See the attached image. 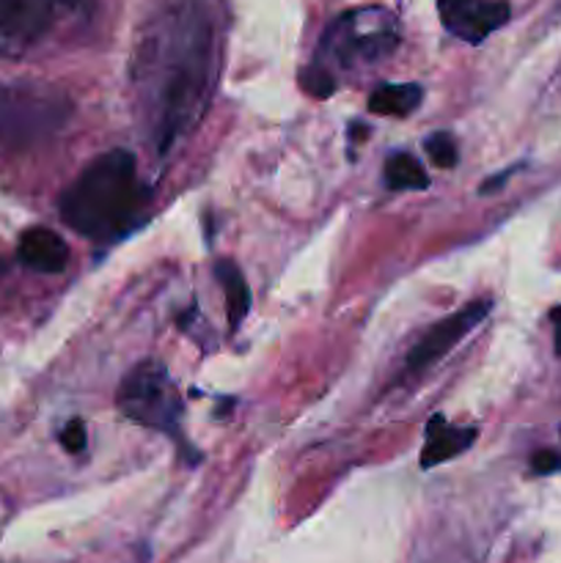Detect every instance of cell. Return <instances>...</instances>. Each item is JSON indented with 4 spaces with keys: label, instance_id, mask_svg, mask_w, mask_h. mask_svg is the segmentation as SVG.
Instances as JSON below:
<instances>
[{
    "label": "cell",
    "instance_id": "1",
    "mask_svg": "<svg viewBox=\"0 0 561 563\" xmlns=\"http://www.w3.org/2000/svg\"><path fill=\"white\" fill-rule=\"evenodd\" d=\"M212 0H168L152 31V44L165 58V104L160 152L176 141L201 104L212 71Z\"/></svg>",
    "mask_w": 561,
    "mask_h": 563
},
{
    "label": "cell",
    "instance_id": "2",
    "mask_svg": "<svg viewBox=\"0 0 561 563\" xmlns=\"http://www.w3.org/2000/svg\"><path fill=\"white\" fill-rule=\"evenodd\" d=\"M143 201L135 157L113 148L94 159L61 196V218L88 240H113L130 229Z\"/></svg>",
    "mask_w": 561,
    "mask_h": 563
},
{
    "label": "cell",
    "instance_id": "3",
    "mask_svg": "<svg viewBox=\"0 0 561 563\" xmlns=\"http://www.w3.org/2000/svg\"><path fill=\"white\" fill-rule=\"evenodd\" d=\"M72 108L61 93L31 86H0V141L31 146L64 130Z\"/></svg>",
    "mask_w": 561,
    "mask_h": 563
},
{
    "label": "cell",
    "instance_id": "4",
    "mask_svg": "<svg viewBox=\"0 0 561 563\" xmlns=\"http://www.w3.org/2000/svg\"><path fill=\"white\" fill-rule=\"evenodd\" d=\"M119 410L141 427L176 432L182 418V399L160 363H141L121 383Z\"/></svg>",
    "mask_w": 561,
    "mask_h": 563
},
{
    "label": "cell",
    "instance_id": "5",
    "mask_svg": "<svg viewBox=\"0 0 561 563\" xmlns=\"http://www.w3.org/2000/svg\"><path fill=\"white\" fill-rule=\"evenodd\" d=\"M394 47L396 31L391 25V16L380 9H361L350 11L330 25V31L322 36L319 53L336 58V64L346 66L355 58L374 64Z\"/></svg>",
    "mask_w": 561,
    "mask_h": 563
},
{
    "label": "cell",
    "instance_id": "6",
    "mask_svg": "<svg viewBox=\"0 0 561 563\" xmlns=\"http://www.w3.org/2000/svg\"><path fill=\"white\" fill-rule=\"evenodd\" d=\"M72 3L77 0H0V55L16 58L36 47Z\"/></svg>",
    "mask_w": 561,
    "mask_h": 563
},
{
    "label": "cell",
    "instance_id": "7",
    "mask_svg": "<svg viewBox=\"0 0 561 563\" xmlns=\"http://www.w3.org/2000/svg\"><path fill=\"white\" fill-rule=\"evenodd\" d=\"M490 308H493L490 300H473L468 302L465 308H460L457 313H451L449 319L435 324V328L413 346L410 355H407V372H421V368L438 363L446 352H451V346L460 344L476 324L484 322Z\"/></svg>",
    "mask_w": 561,
    "mask_h": 563
},
{
    "label": "cell",
    "instance_id": "8",
    "mask_svg": "<svg viewBox=\"0 0 561 563\" xmlns=\"http://www.w3.org/2000/svg\"><path fill=\"white\" fill-rule=\"evenodd\" d=\"M438 14L446 31L468 44H479L506 25L509 3L506 0H438Z\"/></svg>",
    "mask_w": 561,
    "mask_h": 563
},
{
    "label": "cell",
    "instance_id": "9",
    "mask_svg": "<svg viewBox=\"0 0 561 563\" xmlns=\"http://www.w3.org/2000/svg\"><path fill=\"white\" fill-rule=\"evenodd\" d=\"M16 258H20L22 267L33 269V273L61 275L66 269V264H69V247H66V242L53 229L36 225V229H28L20 236Z\"/></svg>",
    "mask_w": 561,
    "mask_h": 563
},
{
    "label": "cell",
    "instance_id": "10",
    "mask_svg": "<svg viewBox=\"0 0 561 563\" xmlns=\"http://www.w3.org/2000/svg\"><path fill=\"white\" fill-rule=\"evenodd\" d=\"M476 434V429H454L446 427L443 418H432L427 427V445L421 451V467H435L440 462L454 460L457 454L471 449Z\"/></svg>",
    "mask_w": 561,
    "mask_h": 563
},
{
    "label": "cell",
    "instance_id": "11",
    "mask_svg": "<svg viewBox=\"0 0 561 563\" xmlns=\"http://www.w3.org/2000/svg\"><path fill=\"white\" fill-rule=\"evenodd\" d=\"M215 278L223 286L226 313H229L231 330H237L245 322L248 311H251V289H248L240 267H237L234 262H229V258H220V262L215 264Z\"/></svg>",
    "mask_w": 561,
    "mask_h": 563
},
{
    "label": "cell",
    "instance_id": "12",
    "mask_svg": "<svg viewBox=\"0 0 561 563\" xmlns=\"http://www.w3.org/2000/svg\"><path fill=\"white\" fill-rule=\"evenodd\" d=\"M424 91L416 82H385L369 97V110L377 115H407L421 104Z\"/></svg>",
    "mask_w": 561,
    "mask_h": 563
},
{
    "label": "cell",
    "instance_id": "13",
    "mask_svg": "<svg viewBox=\"0 0 561 563\" xmlns=\"http://www.w3.org/2000/svg\"><path fill=\"white\" fill-rule=\"evenodd\" d=\"M385 185L391 190H427L429 176L413 154L396 152L385 163Z\"/></svg>",
    "mask_w": 561,
    "mask_h": 563
},
{
    "label": "cell",
    "instance_id": "14",
    "mask_svg": "<svg viewBox=\"0 0 561 563\" xmlns=\"http://www.w3.org/2000/svg\"><path fill=\"white\" fill-rule=\"evenodd\" d=\"M427 154L438 168H454L460 154H457V143L449 132H435L432 137H427Z\"/></svg>",
    "mask_w": 561,
    "mask_h": 563
},
{
    "label": "cell",
    "instance_id": "15",
    "mask_svg": "<svg viewBox=\"0 0 561 563\" xmlns=\"http://www.w3.org/2000/svg\"><path fill=\"white\" fill-rule=\"evenodd\" d=\"M300 86H302V91L311 93L314 99H328L330 93L336 91L333 77H330V71L324 69V66H319V64H314L311 69L302 71Z\"/></svg>",
    "mask_w": 561,
    "mask_h": 563
},
{
    "label": "cell",
    "instance_id": "16",
    "mask_svg": "<svg viewBox=\"0 0 561 563\" xmlns=\"http://www.w3.org/2000/svg\"><path fill=\"white\" fill-rule=\"evenodd\" d=\"M86 427H82V421H77V418L61 429V445H64L69 454H82V451H86Z\"/></svg>",
    "mask_w": 561,
    "mask_h": 563
},
{
    "label": "cell",
    "instance_id": "17",
    "mask_svg": "<svg viewBox=\"0 0 561 563\" xmlns=\"http://www.w3.org/2000/svg\"><path fill=\"white\" fill-rule=\"evenodd\" d=\"M531 471L537 476H550V473H559L561 471V454L559 451H537L531 456Z\"/></svg>",
    "mask_w": 561,
    "mask_h": 563
},
{
    "label": "cell",
    "instance_id": "18",
    "mask_svg": "<svg viewBox=\"0 0 561 563\" xmlns=\"http://www.w3.org/2000/svg\"><path fill=\"white\" fill-rule=\"evenodd\" d=\"M550 319H553V324H556V335H553L556 355H561V308H556V311L550 313Z\"/></svg>",
    "mask_w": 561,
    "mask_h": 563
},
{
    "label": "cell",
    "instance_id": "19",
    "mask_svg": "<svg viewBox=\"0 0 561 563\" xmlns=\"http://www.w3.org/2000/svg\"><path fill=\"white\" fill-rule=\"evenodd\" d=\"M0 273H3V262H0Z\"/></svg>",
    "mask_w": 561,
    "mask_h": 563
}]
</instances>
